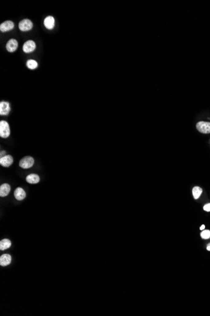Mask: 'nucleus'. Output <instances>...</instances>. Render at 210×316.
Here are the masks:
<instances>
[{"mask_svg":"<svg viewBox=\"0 0 210 316\" xmlns=\"http://www.w3.org/2000/svg\"><path fill=\"white\" fill-rule=\"evenodd\" d=\"M13 163V158L10 155H6L0 158V164L4 167H9Z\"/></svg>","mask_w":210,"mask_h":316,"instance_id":"7","label":"nucleus"},{"mask_svg":"<svg viewBox=\"0 0 210 316\" xmlns=\"http://www.w3.org/2000/svg\"><path fill=\"white\" fill-rule=\"evenodd\" d=\"M196 129L201 133H210V122L200 121L196 124Z\"/></svg>","mask_w":210,"mask_h":316,"instance_id":"3","label":"nucleus"},{"mask_svg":"<svg viewBox=\"0 0 210 316\" xmlns=\"http://www.w3.org/2000/svg\"><path fill=\"white\" fill-rule=\"evenodd\" d=\"M10 106L8 102L2 101L0 103V114L2 116H7L10 112Z\"/></svg>","mask_w":210,"mask_h":316,"instance_id":"8","label":"nucleus"},{"mask_svg":"<svg viewBox=\"0 0 210 316\" xmlns=\"http://www.w3.org/2000/svg\"><path fill=\"white\" fill-rule=\"evenodd\" d=\"M10 135V128L9 124L6 121L0 122V136L3 138H7Z\"/></svg>","mask_w":210,"mask_h":316,"instance_id":"2","label":"nucleus"},{"mask_svg":"<svg viewBox=\"0 0 210 316\" xmlns=\"http://www.w3.org/2000/svg\"><path fill=\"white\" fill-rule=\"evenodd\" d=\"M11 242L9 239H3L0 242V249L1 251H5L11 247Z\"/></svg>","mask_w":210,"mask_h":316,"instance_id":"15","label":"nucleus"},{"mask_svg":"<svg viewBox=\"0 0 210 316\" xmlns=\"http://www.w3.org/2000/svg\"><path fill=\"white\" fill-rule=\"evenodd\" d=\"M35 163V160L30 156L23 157L19 162V166L24 169H30L33 167Z\"/></svg>","mask_w":210,"mask_h":316,"instance_id":"1","label":"nucleus"},{"mask_svg":"<svg viewBox=\"0 0 210 316\" xmlns=\"http://www.w3.org/2000/svg\"><path fill=\"white\" fill-rule=\"evenodd\" d=\"M11 191V187L10 186L7 184H3L0 187V196L1 197H5L8 196L10 193Z\"/></svg>","mask_w":210,"mask_h":316,"instance_id":"13","label":"nucleus"},{"mask_svg":"<svg viewBox=\"0 0 210 316\" xmlns=\"http://www.w3.org/2000/svg\"><path fill=\"white\" fill-rule=\"evenodd\" d=\"M5 155H6V152H5V151H2V152H1V158L4 157V156H5Z\"/></svg>","mask_w":210,"mask_h":316,"instance_id":"20","label":"nucleus"},{"mask_svg":"<svg viewBox=\"0 0 210 316\" xmlns=\"http://www.w3.org/2000/svg\"><path fill=\"white\" fill-rule=\"evenodd\" d=\"M204 228H205V225H201V227L200 228V229L201 230H203Z\"/></svg>","mask_w":210,"mask_h":316,"instance_id":"22","label":"nucleus"},{"mask_svg":"<svg viewBox=\"0 0 210 316\" xmlns=\"http://www.w3.org/2000/svg\"><path fill=\"white\" fill-rule=\"evenodd\" d=\"M18 27L21 31H29L33 28V23L29 19H23L19 23Z\"/></svg>","mask_w":210,"mask_h":316,"instance_id":"4","label":"nucleus"},{"mask_svg":"<svg viewBox=\"0 0 210 316\" xmlns=\"http://www.w3.org/2000/svg\"><path fill=\"white\" fill-rule=\"evenodd\" d=\"M14 196L18 201H22L26 198V193L22 187H18L14 192Z\"/></svg>","mask_w":210,"mask_h":316,"instance_id":"10","label":"nucleus"},{"mask_svg":"<svg viewBox=\"0 0 210 316\" xmlns=\"http://www.w3.org/2000/svg\"><path fill=\"white\" fill-rule=\"evenodd\" d=\"M26 66L30 70H34L38 66V63L35 60H28L26 62Z\"/></svg>","mask_w":210,"mask_h":316,"instance_id":"17","label":"nucleus"},{"mask_svg":"<svg viewBox=\"0 0 210 316\" xmlns=\"http://www.w3.org/2000/svg\"><path fill=\"white\" fill-rule=\"evenodd\" d=\"M44 24L49 30H52L55 27V18L52 16L47 17L44 21Z\"/></svg>","mask_w":210,"mask_h":316,"instance_id":"11","label":"nucleus"},{"mask_svg":"<svg viewBox=\"0 0 210 316\" xmlns=\"http://www.w3.org/2000/svg\"><path fill=\"white\" fill-rule=\"evenodd\" d=\"M14 27H15V24H14V23L12 21L8 20L3 22L0 25V30L3 32H5L11 31L14 29Z\"/></svg>","mask_w":210,"mask_h":316,"instance_id":"9","label":"nucleus"},{"mask_svg":"<svg viewBox=\"0 0 210 316\" xmlns=\"http://www.w3.org/2000/svg\"><path fill=\"white\" fill-rule=\"evenodd\" d=\"M206 249H207V250H208V251H210V243L208 244V245H207V247H206Z\"/></svg>","mask_w":210,"mask_h":316,"instance_id":"21","label":"nucleus"},{"mask_svg":"<svg viewBox=\"0 0 210 316\" xmlns=\"http://www.w3.org/2000/svg\"><path fill=\"white\" fill-rule=\"evenodd\" d=\"M203 193V189L198 186H195L192 189V195L195 199H198Z\"/></svg>","mask_w":210,"mask_h":316,"instance_id":"16","label":"nucleus"},{"mask_svg":"<svg viewBox=\"0 0 210 316\" xmlns=\"http://www.w3.org/2000/svg\"><path fill=\"white\" fill-rule=\"evenodd\" d=\"M201 237L203 239H208L210 238V230H204L201 233Z\"/></svg>","mask_w":210,"mask_h":316,"instance_id":"18","label":"nucleus"},{"mask_svg":"<svg viewBox=\"0 0 210 316\" xmlns=\"http://www.w3.org/2000/svg\"><path fill=\"white\" fill-rule=\"evenodd\" d=\"M36 48V44L34 41L32 40H27L25 42L23 46V51L25 53H30L33 51Z\"/></svg>","mask_w":210,"mask_h":316,"instance_id":"5","label":"nucleus"},{"mask_svg":"<svg viewBox=\"0 0 210 316\" xmlns=\"http://www.w3.org/2000/svg\"><path fill=\"white\" fill-rule=\"evenodd\" d=\"M18 46V41L15 39H11L8 40V42L6 44V47L8 52H15Z\"/></svg>","mask_w":210,"mask_h":316,"instance_id":"6","label":"nucleus"},{"mask_svg":"<svg viewBox=\"0 0 210 316\" xmlns=\"http://www.w3.org/2000/svg\"><path fill=\"white\" fill-rule=\"evenodd\" d=\"M203 209H204V211H208V212L210 211V203H208V204H205V205L204 206Z\"/></svg>","mask_w":210,"mask_h":316,"instance_id":"19","label":"nucleus"},{"mask_svg":"<svg viewBox=\"0 0 210 316\" xmlns=\"http://www.w3.org/2000/svg\"><path fill=\"white\" fill-rule=\"evenodd\" d=\"M26 181L28 183L31 184H37L40 181V177L38 175L35 174H31L29 175H27L26 177Z\"/></svg>","mask_w":210,"mask_h":316,"instance_id":"14","label":"nucleus"},{"mask_svg":"<svg viewBox=\"0 0 210 316\" xmlns=\"http://www.w3.org/2000/svg\"><path fill=\"white\" fill-rule=\"evenodd\" d=\"M11 262V256L8 254H3L0 257V265L2 266H8Z\"/></svg>","mask_w":210,"mask_h":316,"instance_id":"12","label":"nucleus"}]
</instances>
